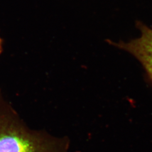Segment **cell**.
Wrapping results in <instances>:
<instances>
[{
  "label": "cell",
  "instance_id": "obj_3",
  "mask_svg": "<svg viewBox=\"0 0 152 152\" xmlns=\"http://www.w3.org/2000/svg\"><path fill=\"white\" fill-rule=\"evenodd\" d=\"M2 45H3V40H2V39L1 38V36H0V54L2 53V50H3Z\"/></svg>",
  "mask_w": 152,
  "mask_h": 152
},
{
  "label": "cell",
  "instance_id": "obj_1",
  "mask_svg": "<svg viewBox=\"0 0 152 152\" xmlns=\"http://www.w3.org/2000/svg\"><path fill=\"white\" fill-rule=\"evenodd\" d=\"M68 139L31 129L0 92V152H67Z\"/></svg>",
  "mask_w": 152,
  "mask_h": 152
},
{
  "label": "cell",
  "instance_id": "obj_2",
  "mask_svg": "<svg viewBox=\"0 0 152 152\" xmlns=\"http://www.w3.org/2000/svg\"><path fill=\"white\" fill-rule=\"evenodd\" d=\"M137 27L141 32L140 37L127 42L121 41L113 45L134 56L140 62L152 81V28L140 22Z\"/></svg>",
  "mask_w": 152,
  "mask_h": 152
}]
</instances>
